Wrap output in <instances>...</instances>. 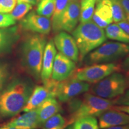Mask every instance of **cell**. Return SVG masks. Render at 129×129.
<instances>
[{"label": "cell", "instance_id": "cell-15", "mask_svg": "<svg viewBox=\"0 0 129 129\" xmlns=\"http://www.w3.org/2000/svg\"><path fill=\"white\" fill-rule=\"evenodd\" d=\"M19 38L20 33L17 26L0 28V56L10 53Z\"/></svg>", "mask_w": 129, "mask_h": 129}, {"label": "cell", "instance_id": "cell-27", "mask_svg": "<svg viewBox=\"0 0 129 129\" xmlns=\"http://www.w3.org/2000/svg\"><path fill=\"white\" fill-rule=\"evenodd\" d=\"M113 22L115 23L127 20L124 10L118 0H111Z\"/></svg>", "mask_w": 129, "mask_h": 129}, {"label": "cell", "instance_id": "cell-4", "mask_svg": "<svg viewBox=\"0 0 129 129\" xmlns=\"http://www.w3.org/2000/svg\"><path fill=\"white\" fill-rule=\"evenodd\" d=\"M115 105V99H107L91 93H85L83 99L74 108L68 121V125L85 117H98Z\"/></svg>", "mask_w": 129, "mask_h": 129}, {"label": "cell", "instance_id": "cell-16", "mask_svg": "<svg viewBox=\"0 0 129 129\" xmlns=\"http://www.w3.org/2000/svg\"><path fill=\"white\" fill-rule=\"evenodd\" d=\"M50 98H55L50 88L45 85L35 86L23 111L25 112L37 109L46 100Z\"/></svg>", "mask_w": 129, "mask_h": 129}, {"label": "cell", "instance_id": "cell-24", "mask_svg": "<svg viewBox=\"0 0 129 129\" xmlns=\"http://www.w3.org/2000/svg\"><path fill=\"white\" fill-rule=\"evenodd\" d=\"M56 0H38L37 13L40 15L50 18L54 13Z\"/></svg>", "mask_w": 129, "mask_h": 129}, {"label": "cell", "instance_id": "cell-1", "mask_svg": "<svg viewBox=\"0 0 129 129\" xmlns=\"http://www.w3.org/2000/svg\"><path fill=\"white\" fill-rule=\"evenodd\" d=\"M34 87L28 77L18 76L9 80L0 91V118L14 117L23 111Z\"/></svg>", "mask_w": 129, "mask_h": 129}, {"label": "cell", "instance_id": "cell-38", "mask_svg": "<svg viewBox=\"0 0 129 129\" xmlns=\"http://www.w3.org/2000/svg\"><path fill=\"white\" fill-rule=\"evenodd\" d=\"M125 80H126L127 88H129V72L128 73H127L126 77H125Z\"/></svg>", "mask_w": 129, "mask_h": 129}, {"label": "cell", "instance_id": "cell-22", "mask_svg": "<svg viewBox=\"0 0 129 129\" xmlns=\"http://www.w3.org/2000/svg\"><path fill=\"white\" fill-rule=\"evenodd\" d=\"M68 125L67 119L57 113L47 120L41 127L42 129H64Z\"/></svg>", "mask_w": 129, "mask_h": 129}, {"label": "cell", "instance_id": "cell-19", "mask_svg": "<svg viewBox=\"0 0 129 129\" xmlns=\"http://www.w3.org/2000/svg\"><path fill=\"white\" fill-rule=\"evenodd\" d=\"M60 104L54 98H48L37 108L40 127L49 118L57 114L60 110Z\"/></svg>", "mask_w": 129, "mask_h": 129}, {"label": "cell", "instance_id": "cell-10", "mask_svg": "<svg viewBox=\"0 0 129 129\" xmlns=\"http://www.w3.org/2000/svg\"><path fill=\"white\" fill-rule=\"evenodd\" d=\"M21 28L26 31L40 34L47 35L51 29L49 18L40 15L34 11L27 14L20 22Z\"/></svg>", "mask_w": 129, "mask_h": 129}, {"label": "cell", "instance_id": "cell-17", "mask_svg": "<svg viewBox=\"0 0 129 129\" xmlns=\"http://www.w3.org/2000/svg\"><path fill=\"white\" fill-rule=\"evenodd\" d=\"M57 51L54 41L52 40H50L45 47L42 62L41 78L43 82L51 78L53 63Z\"/></svg>", "mask_w": 129, "mask_h": 129}, {"label": "cell", "instance_id": "cell-28", "mask_svg": "<svg viewBox=\"0 0 129 129\" xmlns=\"http://www.w3.org/2000/svg\"><path fill=\"white\" fill-rule=\"evenodd\" d=\"M10 75V64L7 62L0 60V91L9 81Z\"/></svg>", "mask_w": 129, "mask_h": 129}, {"label": "cell", "instance_id": "cell-11", "mask_svg": "<svg viewBox=\"0 0 129 129\" xmlns=\"http://www.w3.org/2000/svg\"><path fill=\"white\" fill-rule=\"evenodd\" d=\"M54 45L59 52L75 63L79 60V51L74 37L65 31H60L54 37Z\"/></svg>", "mask_w": 129, "mask_h": 129}, {"label": "cell", "instance_id": "cell-36", "mask_svg": "<svg viewBox=\"0 0 129 129\" xmlns=\"http://www.w3.org/2000/svg\"><path fill=\"white\" fill-rule=\"evenodd\" d=\"M38 0H17V3H26L35 6L38 3Z\"/></svg>", "mask_w": 129, "mask_h": 129}, {"label": "cell", "instance_id": "cell-42", "mask_svg": "<svg viewBox=\"0 0 129 129\" xmlns=\"http://www.w3.org/2000/svg\"><path fill=\"white\" fill-rule=\"evenodd\" d=\"M100 1V0H98V1Z\"/></svg>", "mask_w": 129, "mask_h": 129}, {"label": "cell", "instance_id": "cell-39", "mask_svg": "<svg viewBox=\"0 0 129 129\" xmlns=\"http://www.w3.org/2000/svg\"><path fill=\"white\" fill-rule=\"evenodd\" d=\"M64 129H74V127H73V124H70L66 127Z\"/></svg>", "mask_w": 129, "mask_h": 129}, {"label": "cell", "instance_id": "cell-9", "mask_svg": "<svg viewBox=\"0 0 129 129\" xmlns=\"http://www.w3.org/2000/svg\"><path fill=\"white\" fill-rule=\"evenodd\" d=\"M80 14V1L70 0L58 23L57 32H72L77 27Z\"/></svg>", "mask_w": 129, "mask_h": 129}, {"label": "cell", "instance_id": "cell-5", "mask_svg": "<svg viewBox=\"0 0 129 129\" xmlns=\"http://www.w3.org/2000/svg\"><path fill=\"white\" fill-rule=\"evenodd\" d=\"M129 53V44L119 42H106L85 56V63L87 65L106 63L118 60Z\"/></svg>", "mask_w": 129, "mask_h": 129}, {"label": "cell", "instance_id": "cell-25", "mask_svg": "<svg viewBox=\"0 0 129 129\" xmlns=\"http://www.w3.org/2000/svg\"><path fill=\"white\" fill-rule=\"evenodd\" d=\"M74 129H99L96 118L92 116L81 118L73 123Z\"/></svg>", "mask_w": 129, "mask_h": 129}, {"label": "cell", "instance_id": "cell-3", "mask_svg": "<svg viewBox=\"0 0 129 129\" xmlns=\"http://www.w3.org/2000/svg\"><path fill=\"white\" fill-rule=\"evenodd\" d=\"M79 51V60L81 62L85 56L102 45L106 40L104 29L93 20L80 24L72 32Z\"/></svg>", "mask_w": 129, "mask_h": 129}, {"label": "cell", "instance_id": "cell-29", "mask_svg": "<svg viewBox=\"0 0 129 129\" xmlns=\"http://www.w3.org/2000/svg\"><path fill=\"white\" fill-rule=\"evenodd\" d=\"M17 0H0V13H8L13 10Z\"/></svg>", "mask_w": 129, "mask_h": 129}, {"label": "cell", "instance_id": "cell-12", "mask_svg": "<svg viewBox=\"0 0 129 129\" xmlns=\"http://www.w3.org/2000/svg\"><path fill=\"white\" fill-rule=\"evenodd\" d=\"M75 68V62L60 52L58 53L54 58L51 78L56 81H62L74 73Z\"/></svg>", "mask_w": 129, "mask_h": 129}, {"label": "cell", "instance_id": "cell-41", "mask_svg": "<svg viewBox=\"0 0 129 129\" xmlns=\"http://www.w3.org/2000/svg\"><path fill=\"white\" fill-rule=\"evenodd\" d=\"M7 125H4V126L0 127V129H7Z\"/></svg>", "mask_w": 129, "mask_h": 129}, {"label": "cell", "instance_id": "cell-8", "mask_svg": "<svg viewBox=\"0 0 129 129\" xmlns=\"http://www.w3.org/2000/svg\"><path fill=\"white\" fill-rule=\"evenodd\" d=\"M88 83L77 80L73 74L62 81H57L55 87V98L61 102H67L82 93L90 90Z\"/></svg>", "mask_w": 129, "mask_h": 129}, {"label": "cell", "instance_id": "cell-14", "mask_svg": "<svg viewBox=\"0 0 129 129\" xmlns=\"http://www.w3.org/2000/svg\"><path fill=\"white\" fill-rule=\"evenodd\" d=\"M92 20L100 28H106L113 22L112 6L111 0L98 1L92 16Z\"/></svg>", "mask_w": 129, "mask_h": 129}, {"label": "cell", "instance_id": "cell-31", "mask_svg": "<svg viewBox=\"0 0 129 129\" xmlns=\"http://www.w3.org/2000/svg\"><path fill=\"white\" fill-rule=\"evenodd\" d=\"M115 105L118 106H129V89L123 94L115 98Z\"/></svg>", "mask_w": 129, "mask_h": 129}, {"label": "cell", "instance_id": "cell-21", "mask_svg": "<svg viewBox=\"0 0 129 129\" xmlns=\"http://www.w3.org/2000/svg\"><path fill=\"white\" fill-rule=\"evenodd\" d=\"M98 0H81L80 2V23H84L91 20L94 13L95 5Z\"/></svg>", "mask_w": 129, "mask_h": 129}, {"label": "cell", "instance_id": "cell-7", "mask_svg": "<svg viewBox=\"0 0 129 129\" xmlns=\"http://www.w3.org/2000/svg\"><path fill=\"white\" fill-rule=\"evenodd\" d=\"M121 70V65L114 63H97L87 65L74 72L77 80L89 83H96L114 72Z\"/></svg>", "mask_w": 129, "mask_h": 129}, {"label": "cell", "instance_id": "cell-26", "mask_svg": "<svg viewBox=\"0 0 129 129\" xmlns=\"http://www.w3.org/2000/svg\"><path fill=\"white\" fill-rule=\"evenodd\" d=\"M32 9V5L26 3H17L13 10L10 12V15L16 22L21 20Z\"/></svg>", "mask_w": 129, "mask_h": 129}, {"label": "cell", "instance_id": "cell-34", "mask_svg": "<svg viewBox=\"0 0 129 129\" xmlns=\"http://www.w3.org/2000/svg\"><path fill=\"white\" fill-rule=\"evenodd\" d=\"M125 33L129 35V22L127 20L122 21L117 23Z\"/></svg>", "mask_w": 129, "mask_h": 129}, {"label": "cell", "instance_id": "cell-40", "mask_svg": "<svg viewBox=\"0 0 129 129\" xmlns=\"http://www.w3.org/2000/svg\"><path fill=\"white\" fill-rule=\"evenodd\" d=\"M7 129H17V128H16V127H14L8 126V125H7Z\"/></svg>", "mask_w": 129, "mask_h": 129}, {"label": "cell", "instance_id": "cell-32", "mask_svg": "<svg viewBox=\"0 0 129 129\" xmlns=\"http://www.w3.org/2000/svg\"><path fill=\"white\" fill-rule=\"evenodd\" d=\"M124 10L126 20L129 22V0H118Z\"/></svg>", "mask_w": 129, "mask_h": 129}, {"label": "cell", "instance_id": "cell-33", "mask_svg": "<svg viewBox=\"0 0 129 129\" xmlns=\"http://www.w3.org/2000/svg\"><path fill=\"white\" fill-rule=\"evenodd\" d=\"M121 70H122L126 74L129 72V53L125 56L124 60L121 64Z\"/></svg>", "mask_w": 129, "mask_h": 129}, {"label": "cell", "instance_id": "cell-37", "mask_svg": "<svg viewBox=\"0 0 129 129\" xmlns=\"http://www.w3.org/2000/svg\"><path fill=\"white\" fill-rule=\"evenodd\" d=\"M104 129H129V124H127L125 125H118V126L108 127V128H106Z\"/></svg>", "mask_w": 129, "mask_h": 129}, {"label": "cell", "instance_id": "cell-23", "mask_svg": "<svg viewBox=\"0 0 129 129\" xmlns=\"http://www.w3.org/2000/svg\"><path fill=\"white\" fill-rule=\"evenodd\" d=\"M70 0H56L54 13L51 16V25L54 32H57V28L59 19L62 13L67 7Z\"/></svg>", "mask_w": 129, "mask_h": 129}, {"label": "cell", "instance_id": "cell-18", "mask_svg": "<svg viewBox=\"0 0 129 129\" xmlns=\"http://www.w3.org/2000/svg\"><path fill=\"white\" fill-rule=\"evenodd\" d=\"M6 125L17 129H36L40 127L37 108L25 112L23 115L16 118Z\"/></svg>", "mask_w": 129, "mask_h": 129}, {"label": "cell", "instance_id": "cell-30", "mask_svg": "<svg viewBox=\"0 0 129 129\" xmlns=\"http://www.w3.org/2000/svg\"><path fill=\"white\" fill-rule=\"evenodd\" d=\"M16 21L13 19L10 14L0 13V28H8L15 25Z\"/></svg>", "mask_w": 129, "mask_h": 129}, {"label": "cell", "instance_id": "cell-2", "mask_svg": "<svg viewBox=\"0 0 129 129\" xmlns=\"http://www.w3.org/2000/svg\"><path fill=\"white\" fill-rule=\"evenodd\" d=\"M46 44L44 35L34 33L26 37L21 45V64L37 81L41 78L42 62Z\"/></svg>", "mask_w": 129, "mask_h": 129}, {"label": "cell", "instance_id": "cell-13", "mask_svg": "<svg viewBox=\"0 0 129 129\" xmlns=\"http://www.w3.org/2000/svg\"><path fill=\"white\" fill-rule=\"evenodd\" d=\"M99 117V127L104 129L129 124V115L113 108L102 112Z\"/></svg>", "mask_w": 129, "mask_h": 129}, {"label": "cell", "instance_id": "cell-35", "mask_svg": "<svg viewBox=\"0 0 129 129\" xmlns=\"http://www.w3.org/2000/svg\"><path fill=\"white\" fill-rule=\"evenodd\" d=\"M112 108L117 110L122 111L129 115V106H113Z\"/></svg>", "mask_w": 129, "mask_h": 129}, {"label": "cell", "instance_id": "cell-6", "mask_svg": "<svg viewBox=\"0 0 129 129\" xmlns=\"http://www.w3.org/2000/svg\"><path fill=\"white\" fill-rule=\"evenodd\" d=\"M126 88L125 77L114 72L95 83L91 88V93L104 99H113L123 94Z\"/></svg>", "mask_w": 129, "mask_h": 129}, {"label": "cell", "instance_id": "cell-20", "mask_svg": "<svg viewBox=\"0 0 129 129\" xmlns=\"http://www.w3.org/2000/svg\"><path fill=\"white\" fill-rule=\"evenodd\" d=\"M107 38L121 43L129 44V35L125 33L117 23L109 24L105 28Z\"/></svg>", "mask_w": 129, "mask_h": 129}]
</instances>
